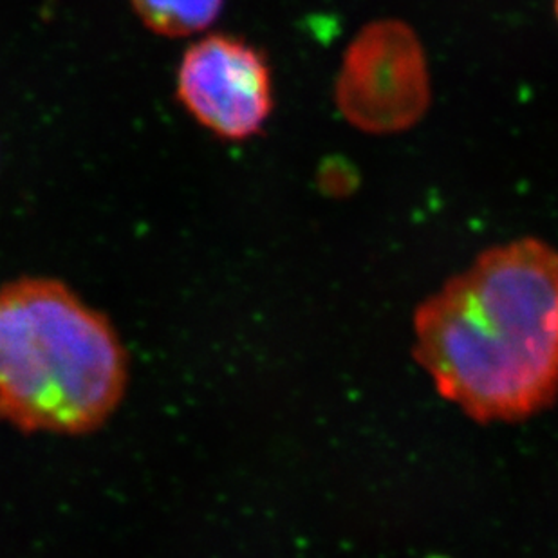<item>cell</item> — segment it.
<instances>
[{
	"instance_id": "6da1fadb",
	"label": "cell",
	"mask_w": 558,
	"mask_h": 558,
	"mask_svg": "<svg viewBox=\"0 0 558 558\" xmlns=\"http://www.w3.org/2000/svg\"><path fill=\"white\" fill-rule=\"evenodd\" d=\"M416 360L475 422H519L558 396V250L521 239L423 302Z\"/></svg>"
},
{
	"instance_id": "7a4b0ae2",
	"label": "cell",
	"mask_w": 558,
	"mask_h": 558,
	"mask_svg": "<svg viewBox=\"0 0 558 558\" xmlns=\"http://www.w3.org/2000/svg\"><path fill=\"white\" fill-rule=\"evenodd\" d=\"M126 353L71 288L24 277L0 288V420L24 433L87 434L122 401Z\"/></svg>"
},
{
	"instance_id": "3957f363",
	"label": "cell",
	"mask_w": 558,
	"mask_h": 558,
	"mask_svg": "<svg viewBox=\"0 0 558 558\" xmlns=\"http://www.w3.org/2000/svg\"><path fill=\"white\" fill-rule=\"evenodd\" d=\"M430 101L433 80L417 33L398 19L365 24L349 43L335 84L343 120L365 134H400L422 122Z\"/></svg>"
},
{
	"instance_id": "277c9868",
	"label": "cell",
	"mask_w": 558,
	"mask_h": 558,
	"mask_svg": "<svg viewBox=\"0 0 558 558\" xmlns=\"http://www.w3.org/2000/svg\"><path fill=\"white\" fill-rule=\"evenodd\" d=\"M175 95L195 122L225 142L258 136L275 107L266 54L228 33H214L186 49Z\"/></svg>"
},
{
	"instance_id": "5b68a950",
	"label": "cell",
	"mask_w": 558,
	"mask_h": 558,
	"mask_svg": "<svg viewBox=\"0 0 558 558\" xmlns=\"http://www.w3.org/2000/svg\"><path fill=\"white\" fill-rule=\"evenodd\" d=\"M143 26L159 37H192L221 15L225 0H131Z\"/></svg>"
},
{
	"instance_id": "8992f818",
	"label": "cell",
	"mask_w": 558,
	"mask_h": 558,
	"mask_svg": "<svg viewBox=\"0 0 558 558\" xmlns=\"http://www.w3.org/2000/svg\"><path fill=\"white\" fill-rule=\"evenodd\" d=\"M555 16H557L558 21V0H555Z\"/></svg>"
}]
</instances>
